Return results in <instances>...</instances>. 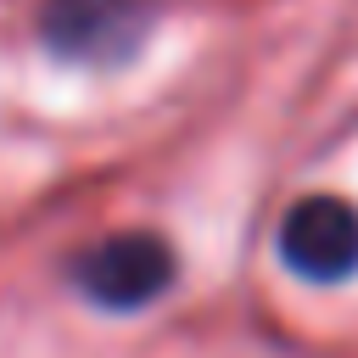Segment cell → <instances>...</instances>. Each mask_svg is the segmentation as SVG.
<instances>
[{
    "label": "cell",
    "instance_id": "obj_1",
    "mask_svg": "<svg viewBox=\"0 0 358 358\" xmlns=\"http://www.w3.org/2000/svg\"><path fill=\"white\" fill-rule=\"evenodd\" d=\"M73 280H78V291L90 302H101L112 313H129V308L157 302L173 285V252L151 229H123V235L95 241L73 263Z\"/></svg>",
    "mask_w": 358,
    "mask_h": 358
},
{
    "label": "cell",
    "instance_id": "obj_2",
    "mask_svg": "<svg viewBox=\"0 0 358 358\" xmlns=\"http://www.w3.org/2000/svg\"><path fill=\"white\" fill-rule=\"evenodd\" d=\"M280 257L319 285L358 274V207L341 196H302L280 218Z\"/></svg>",
    "mask_w": 358,
    "mask_h": 358
},
{
    "label": "cell",
    "instance_id": "obj_3",
    "mask_svg": "<svg viewBox=\"0 0 358 358\" xmlns=\"http://www.w3.org/2000/svg\"><path fill=\"white\" fill-rule=\"evenodd\" d=\"M145 22L134 0H56L45 11V39L73 62H123L140 50Z\"/></svg>",
    "mask_w": 358,
    "mask_h": 358
}]
</instances>
